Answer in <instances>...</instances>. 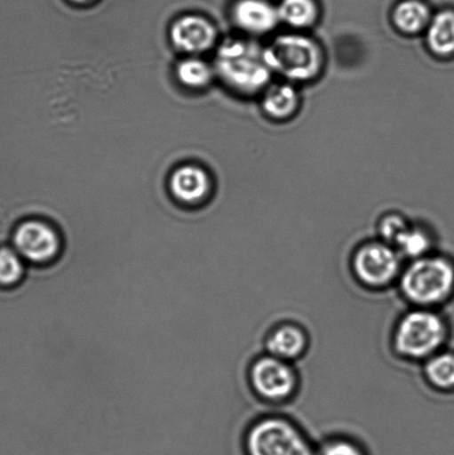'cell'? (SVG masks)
Instances as JSON below:
<instances>
[{
  "label": "cell",
  "instance_id": "6da1fadb",
  "mask_svg": "<svg viewBox=\"0 0 454 455\" xmlns=\"http://www.w3.org/2000/svg\"><path fill=\"white\" fill-rule=\"evenodd\" d=\"M213 69L230 91L247 98L259 97L275 78L266 44L243 35L218 47Z\"/></svg>",
  "mask_w": 454,
  "mask_h": 455
},
{
  "label": "cell",
  "instance_id": "7a4b0ae2",
  "mask_svg": "<svg viewBox=\"0 0 454 455\" xmlns=\"http://www.w3.org/2000/svg\"><path fill=\"white\" fill-rule=\"evenodd\" d=\"M452 325L442 310L409 307L394 321L390 350L403 363L422 364L449 347Z\"/></svg>",
  "mask_w": 454,
  "mask_h": 455
},
{
  "label": "cell",
  "instance_id": "3957f363",
  "mask_svg": "<svg viewBox=\"0 0 454 455\" xmlns=\"http://www.w3.org/2000/svg\"><path fill=\"white\" fill-rule=\"evenodd\" d=\"M395 288L408 307L442 310L454 300V258L438 249L406 261Z\"/></svg>",
  "mask_w": 454,
  "mask_h": 455
},
{
  "label": "cell",
  "instance_id": "277c9868",
  "mask_svg": "<svg viewBox=\"0 0 454 455\" xmlns=\"http://www.w3.org/2000/svg\"><path fill=\"white\" fill-rule=\"evenodd\" d=\"M266 51L275 77L299 87L318 82L327 68L326 49L309 33L288 30L274 35Z\"/></svg>",
  "mask_w": 454,
  "mask_h": 455
},
{
  "label": "cell",
  "instance_id": "5b68a950",
  "mask_svg": "<svg viewBox=\"0 0 454 455\" xmlns=\"http://www.w3.org/2000/svg\"><path fill=\"white\" fill-rule=\"evenodd\" d=\"M246 455H318V445L299 423L283 413H265L244 427Z\"/></svg>",
  "mask_w": 454,
  "mask_h": 455
},
{
  "label": "cell",
  "instance_id": "8992f818",
  "mask_svg": "<svg viewBox=\"0 0 454 455\" xmlns=\"http://www.w3.org/2000/svg\"><path fill=\"white\" fill-rule=\"evenodd\" d=\"M244 378L251 394L273 408L292 403L301 390V376L296 364L264 351L249 361Z\"/></svg>",
  "mask_w": 454,
  "mask_h": 455
},
{
  "label": "cell",
  "instance_id": "52a82bcc",
  "mask_svg": "<svg viewBox=\"0 0 454 455\" xmlns=\"http://www.w3.org/2000/svg\"><path fill=\"white\" fill-rule=\"evenodd\" d=\"M348 263L359 287L369 292H384L397 287L406 260L394 245L376 236L355 245Z\"/></svg>",
  "mask_w": 454,
  "mask_h": 455
},
{
  "label": "cell",
  "instance_id": "ba28073f",
  "mask_svg": "<svg viewBox=\"0 0 454 455\" xmlns=\"http://www.w3.org/2000/svg\"><path fill=\"white\" fill-rule=\"evenodd\" d=\"M12 247L28 266L47 267L60 260L64 252V235L51 222L28 220L16 227Z\"/></svg>",
  "mask_w": 454,
  "mask_h": 455
},
{
  "label": "cell",
  "instance_id": "9c48e42d",
  "mask_svg": "<svg viewBox=\"0 0 454 455\" xmlns=\"http://www.w3.org/2000/svg\"><path fill=\"white\" fill-rule=\"evenodd\" d=\"M262 343L266 354L296 364L309 354L311 334L299 321L280 320L267 330Z\"/></svg>",
  "mask_w": 454,
  "mask_h": 455
},
{
  "label": "cell",
  "instance_id": "30bf717a",
  "mask_svg": "<svg viewBox=\"0 0 454 455\" xmlns=\"http://www.w3.org/2000/svg\"><path fill=\"white\" fill-rule=\"evenodd\" d=\"M231 16L243 36L251 38L270 37L280 26L277 4L269 0H238Z\"/></svg>",
  "mask_w": 454,
  "mask_h": 455
},
{
  "label": "cell",
  "instance_id": "8fae6325",
  "mask_svg": "<svg viewBox=\"0 0 454 455\" xmlns=\"http://www.w3.org/2000/svg\"><path fill=\"white\" fill-rule=\"evenodd\" d=\"M260 110L271 123L291 122L302 108L300 87L283 79H275L259 96Z\"/></svg>",
  "mask_w": 454,
  "mask_h": 455
},
{
  "label": "cell",
  "instance_id": "7c38bea8",
  "mask_svg": "<svg viewBox=\"0 0 454 455\" xmlns=\"http://www.w3.org/2000/svg\"><path fill=\"white\" fill-rule=\"evenodd\" d=\"M171 36L173 44L179 51L195 55L213 47L217 30L206 18L187 15L175 21Z\"/></svg>",
  "mask_w": 454,
  "mask_h": 455
},
{
  "label": "cell",
  "instance_id": "4fadbf2b",
  "mask_svg": "<svg viewBox=\"0 0 454 455\" xmlns=\"http://www.w3.org/2000/svg\"><path fill=\"white\" fill-rule=\"evenodd\" d=\"M426 51L438 60L454 57V11L443 9L434 13L424 34Z\"/></svg>",
  "mask_w": 454,
  "mask_h": 455
},
{
  "label": "cell",
  "instance_id": "5bb4252c",
  "mask_svg": "<svg viewBox=\"0 0 454 455\" xmlns=\"http://www.w3.org/2000/svg\"><path fill=\"white\" fill-rule=\"evenodd\" d=\"M428 4L421 0H402L394 8L391 22L403 37L424 36L433 18Z\"/></svg>",
  "mask_w": 454,
  "mask_h": 455
},
{
  "label": "cell",
  "instance_id": "9a60e30c",
  "mask_svg": "<svg viewBox=\"0 0 454 455\" xmlns=\"http://www.w3.org/2000/svg\"><path fill=\"white\" fill-rule=\"evenodd\" d=\"M171 193L182 204H195L207 196L211 180L207 172L195 166H184L172 173Z\"/></svg>",
  "mask_w": 454,
  "mask_h": 455
},
{
  "label": "cell",
  "instance_id": "2e32d148",
  "mask_svg": "<svg viewBox=\"0 0 454 455\" xmlns=\"http://www.w3.org/2000/svg\"><path fill=\"white\" fill-rule=\"evenodd\" d=\"M426 386L439 395H454V349L444 347L420 365Z\"/></svg>",
  "mask_w": 454,
  "mask_h": 455
},
{
  "label": "cell",
  "instance_id": "e0dca14e",
  "mask_svg": "<svg viewBox=\"0 0 454 455\" xmlns=\"http://www.w3.org/2000/svg\"><path fill=\"white\" fill-rule=\"evenodd\" d=\"M277 9L280 25L288 30L308 33L318 24L320 9L315 0H282Z\"/></svg>",
  "mask_w": 454,
  "mask_h": 455
},
{
  "label": "cell",
  "instance_id": "ac0fdd59",
  "mask_svg": "<svg viewBox=\"0 0 454 455\" xmlns=\"http://www.w3.org/2000/svg\"><path fill=\"white\" fill-rule=\"evenodd\" d=\"M394 248L402 254L404 260H415L438 250L437 238L428 226L412 221L400 236Z\"/></svg>",
  "mask_w": 454,
  "mask_h": 455
},
{
  "label": "cell",
  "instance_id": "d6986e66",
  "mask_svg": "<svg viewBox=\"0 0 454 455\" xmlns=\"http://www.w3.org/2000/svg\"><path fill=\"white\" fill-rule=\"evenodd\" d=\"M28 265L12 245L0 247V288L13 289L22 283Z\"/></svg>",
  "mask_w": 454,
  "mask_h": 455
},
{
  "label": "cell",
  "instance_id": "ffe728a7",
  "mask_svg": "<svg viewBox=\"0 0 454 455\" xmlns=\"http://www.w3.org/2000/svg\"><path fill=\"white\" fill-rule=\"evenodd\" d=\"M213 66L197 57H189L177 66V77L186 87L200 89L207 87L215 75Z\"/></svg>",
  "mask_w": 454,
  "mask_h": 455
},
{
  "label": "cell",
  "instance_id": "44dd1931",
  "mask_svg": "<svg viewBox=\"0 0 454 455\" xmlns=\"http://www.w3.org/2000/svg\"><path fill=\"white\" fill-rule=\"evenodd\" d=\"M411 220L402 212H390L381 215L377 222V238L394 245L411 225Z\"/></svg>",
  "mask_w": 454,
  "mask_h": 455
},
{
  "label": "cell",
  "instance_id": "7402d4cb",
  "mask_svg": "<svg viewBox=\"0 0 454 455\" xmlns=\"http://www.w3.org/2000/svg\"><path fill=\"white\" fill-rule=\"evenodd\" d=\"M318 455H368L366 449L353 436H328L318 445Z\"/></svg>",
  "mask_w": 454,
  "mask_h": 455
},
{
  "label": "cell",
  "instance_id": "603a6c76",
  "mask_svg": "<svg viewBox=\"0 0 454 455\" xmlns=\"http://www.w3.org/2000/svg\"><path fill=\"white\" fill-rule=\"evenodd\" d=\"M71 2L82 4V3H87V2H89V0H71Z\"/></svg>",
  "mask_w": 454,
  "mask_h": 455
}]
</instances>
